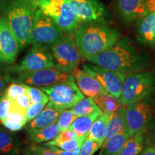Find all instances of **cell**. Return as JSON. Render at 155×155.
<instances>
[{
  "label": "cell",
  "instance_id": "4",
  "mask_svg": "<svg viewBox=\"0 0 155 155\" xmlns=\"http://www.w3.org/2000/svg\"><path fill=\"white\" fill-rule=\"evenodd\" d=\"M155 92V75L152 72L130 73L126 75L119 98L122 106L152 96Z\"/></svg>",
  "mask_w": 155,
  "mask_h": 155
},
{
  "label": "cell",
  "instance_id": "26",
  "mask_svg": "<svg viewBox=\"0 0 155 155\" xmlns=\"http://www.w3.org/2000/svg\"><path fill=\"white\" fill-rule=\"evenodd\" d=\"M93 99L103 113L106 114L111 118L119 108L122 107L119 98L110 96L109 94H98Z\"/></svg>",
  "mask_w": 155,
  "mask_h": 155
},
{
  "label": "cell",
  "instance_id": "42",
  "mask_svg": "<svg viewBox=\"0 0 155 155\" xmlns=\"http://www.w3.org/2000/svg\"><path fill=\"white\" fill-rule=\"evenodd\" d=\"M8 79H7V75H4L0 74V97L5 93L6 86L8 83Z\"/></svg>",
  "mask_w": 155,
  "mask_h": 155
},
{
  "label": "cell",
  "instance_id": "34",
  "mask_svg": "<svg viewBox=\"0 0 155 155\" xmlns=\"http://www.w3.org/2000/svg\"><path fill=\"white\" fill-rule=\"evenodd\" d=\"M27 92H28V90L25 88L24 84L13 82L10 83L6 88L5 94L8 97L10 101H14L17 96Z\"/></svg>",
  "mask_w": 155,
  "mask_h": 155
},
{
  "label": "cell",
  "instance_id": "18",
  "mask_svg": "<svg viewBox=\"0 0 155 155\" xmlns=\"http://www.w3.org/2000/svg\"><path fill=\"white\" fill-rule=\"evenodd\" d=\"M63 109L47 104L41 112L36 117L27 123L25 130L27 131L34 129H41L53 124L58 121V118Z\"/></svg>",
  "mask_w": 155,
  "mask_h": 155
},
{
  "label": "cell",
  "instance_id": "20",
  "mask_svg": "<svg viewBox=\"0 0 155 155\" xmlns=\"http://www.w3.org/2000/svg\"><path fill=\"white\" fill-rule=\"evenodd\" d=\"M146 131H141L131 136L123 147L115 155H139L144 149Z\"/></svg>",
  "mask_w": 155,
  "mask_h": 155
},
{
  "label": "cell",
  "instance_id": "1",
  "mask_svg": "<svg viewBox=\"0 0 155 155\" xmlns=\"http://www.w3.org/2000/svg\"><path fill=\"white\" fill-rule=\"evenodd\" d=\"M86 60L94 65L127 75L144 71L150 63V56L137 49L127 37L120 38L108 50Z\"/></svg>",
  "mask_w": 155,
  "mask_h": 155
},
{
  "label": "cell",
  "instance_id": "35",
  "mask_svg": "<svg viewBox=\"0 0 155 155\" xmlns=\"http://www.w3.org/2000/svg\"><path fill=\"white\" fill-rule=\"evenodd\" d=\"M86 137L87 136H83V137H78H78L71 139V140L61 143V144L58 145L57 147L65 151H75L80 150L81 147L82 146L83 141H85Z\"/></svg>",
  "mask_w": 155,
  "mask_h": 155
},
{
  "label": "cell",
  "instance_id": "31",
  "mask_svg": "<svg viewBox=\"0 0 155 155\" xmlns=\"http://www.w3.org/2000/svg\"><path fill=\"white\" fill-rule=\"evenodd\" d=\"M75 119H76V116L72 113L70 108L63 109L60 114L57 121L59 126L60 132L68 129Z\"/></svg>",
  "mask_w": 155,
  "mask_h": 155
},
{
  "label": "cell",
  "instance_id": "19",
  "mask_svg": "<svg viewBox=\"0 0 155 155\" xmlns=\"http://www.w3.org/2000/svg\"><path fill=\"white\" fill-rule=\"evenodd\" d=\"M27 133V139L30 144H40L53 139L60 133V129L56 122L41 129L28 131Z\"/></svg>",
  "mask_w": 155,
  "mask_h": 155
},
{
  "label": "cell",
  "instance_id": "23",
  "mask_svg": "<svg viewBox=\"0 0 155 155\" xmlns=\"http://www.w3.org/2000/svg\"><path fill=\"white\" fill-rule=\"evenodd\" d=\"M125 107L122 106L116 111L108 122L104 141L113 136L126 130Z\"/></svg>",
  "mask_w": 155,
  "mask_h": 155
},
{
  "label": "cell",
  "instance_id": "44",
  "mask_svg": "<svg viewBox=\"0 0 155 155\" xmlns=\"http://www.w3.org/2000/svg\"><path fill=\"white\" fill-rule=\"evenodd\" d=\"M146 5L147 12L155 13V0H147Z\"/></svg>",
  "mask_w": 155,
  "mask_h": 155
},
{
  "label": "cell",
  "instance_id": "22",
  "mask_svg": "<svg viewBox=\"0 0 155 155\" xmlns=\"http://www.w3.org/2000/svg\"><path fill=\"white\" fill-rule=\"evenodd\" d=\"M129 137H130L126 130L113 136L104 141L98 155H115L117 154Z\"/></svg>",
  "mask_w": 155,
  "mask_h": 155
},
{
  "label": "cell",
  "instance_id": "11",
  "mask_svg": "<svg viewBox=\"0 0 155 155\" xmlns=\"http://www.w3.org/2000/svg\"><path fill=\"white\" fill-rule=\"evenodd\" d=\"M83 69L94 77L108 94L119 99L127 74L105 68L93 63L83 64Z\"/></svg>",
  "mask_w": 155,
  "mask_h": 155
},
{
  "label": "cell",
  "instance_id": "38",
  "mask_svg": "<svg viewBox=\"0 0 155 155\" xmlns=\"http://www.w3.org/2000/svg\"><path fill=\"white\" fill-rule=\"evenodd\" d=\"M12 101L16 104L17 106H19V108H22L23 110H25V111H27L29 106L32 104L28 92L17 96L14 101Z\"/></svg>",
  "mask_w": 155,
  "mask_h": 155
},
{
  "label": "cell",
  "instance_id": "13",
  "mask_svg": "<svg viewBox=\"0 0 155 155\" xmlns=\"http://www.w3.org/2000/svg\"><path fill=\"white\" fill-rule=\"evenodd\" d=\"M55 66L53 55L49 50L32 47L20 63L8 69L12 73L40 71Z\"/></svg>",
  "mask_w": 155,
  "mask_h": 155
},
{
  "label": "cell",
  "instance_id": "9",
  "mask_svg": "<svg viewBox=\"0 0 155 155\" xmlns=\"http://www.w3.org/2000/svg\"><path fill=\"white\" fill-rule=\"evenodd\" d=\"M71 75L72 73L65 72L54 66L32 72L17 73L15 78H11L9 75H7V79L9 82L22 83L41 88L66 81Z\"/></svg>",
  "mask_w": 155,
  "mask_h": 155
},
{
  "label": "cell",
  "instance_id": "5",
  "mask_svg": "<svg viewBox=\"0 0 155 155\" xmlns=\"http://www.w3.org/2000/svg\"><path fill=\"white\" fill-rule=\"evenodd\" d=\"M37 7L55 22L65 35L73 36L80 20L71 9L68 0H34Z\"/></svg>",
  "mask_w": 155,
  "mask_h": 155
},
{
  "label": "cell",
  "instance_id": "14",
  "mask_svg": "<svg viewBox=\"0 0 155 155\" xmlns=\"http://www.w3.org/2000/svg\"><path fill=\"white\" fill-rule=\"evenodd\" d=\"M19 52V42L3 16H0V63H15Z\"/></svg>",
  "mask_w": 155,
  "mask_h": 155
},
{
  "label": "cell",
  "instance_id": "45",
  "mask_svg": "<svg viewBox=\"0 0 155 155\" xmlns=\"http://www.w3.org/2000/svg\"><path fill=\"white\" fill-rule=\"evenodd\" d=\"M15 155H22V154H19V153H17V154H15Z\"/></svg>",
  "mask_w": 155,
  "mask_h": 155
},
{
  "label": "cell",
  "instance_id": "10",
  "mask_svg": "<svg viewBox=\"0 0 155 155\" xmlns=\"http://www.w3.org/2000/svg\"><path fill=\"white\" fill-rule=\"evenodd\" d=\"M55 66L68 73H72L80 63L81 55L73 36L64 35L51 48Z\"/></svg>",
  "mask_w": 155,
  "mask_h": 155
},
{
  "label": "cell",
  "instance_id": "15",
  "mask_svg": "<svg viewBox=\"0 0 155 155\" xmlns=\"http://www.w3.org/2000/svg\"><path fill=\"white\" fill-rule=\"evenodd\" d=\"M134 29L139 43L155 49V13L148 12L136 19Z\"/></svg>",
  "mask_w": 155,
  "mask_h": 155
},
{
  "label": "cell",
  "instance_id": "3",
  "mask_svg": "<svg viewBox=\"0 0 155 155\" xmlns=\"http://www.w3.org/2000/svg\"><path fill=\"white\" fill-rule=\"evenodd\" d=\"M0 8L19 42V50H22L30 45L38 10L35 2L34 0H2Z\"/></svg>",
  "mask_w": 155,
  "mask_h": 155
},
{
  "label": "cell",
  "instance_id": "33",
  "mask_svg": "<svg viewBox=\"0 0 155 155\" xmlns=\"http://www.w3.org/2000/svg\"><path fill=\"white\" fill-rule=\"evenodd\" d=\"M78 137L76 134L73 130L69 128L68 129H66V130L61 131L56 136V137L53 139H52L51 141H48V142L44 143L45 145H53V146L57 147L58 145H59L61 143L65 142V141H70L71 139L75 138V137Z\"/></svg>",
  "mask_w": 155,
  "mask_h": 155
},
{
  "label": "cell",
  "instance_id": "12",
  "mask_svg": "<svg viewBox=\"0 0 155 155\" xmlns=\"http://www.w3.org/2000/svg\"><path fill=\"white\" fill-rule=\"evenodd\" d=\"M70 7L81 22H107L110 15L99 0H68Z\"/></svg>",
  "mask_w": 155,
  "mask_h": 155
},
{
  "label": "cell",
  "instance_id": "7",
  "mask_svg": "<svg viewBox=\"0 0 155 155\" xmlns=\"http://www.w3.org/2000/svg\"><path fill=\"white\" fill-rule=\"evenodd\" d=\"M63 35V32L53 19L38 9L31 32L30 45L32 47L50 50Z\"/></svg>",
  "mask_w": 155,
  "mask_h": 155
},
{
  "label": "cell",
  "instance_id": "24",
  "mask_svg": "<svg viewBox=\"0 0 155 155\" xmlns=\"http://www.w3.org/2000/svg\"><path fill=\"white\" fill-rule=\"evenodd\" d=\"M101 113V110H99L88 115L76 117L70 128L74 131L78 137L87 136L94 121Z\"/></svg>",
  "mask_w": 155,
  "mask_h": 155
},
{
  "label": "cell",
  "instance_id": "32",
  "mask_svg": "<svg viewBox=\"0 0 155 155\" xmlns=\"http://www.w3.org/2000/svg\"><path fill=\"white\" fill-rule=\"evenodd\" d=\"M102 144L101 142L86 137L79 150V155H94Z\"/></svg>",
  "mask_w": 155,
  "mask_h": 155
},
{
  "label": "cell",
  "instance_id": "28",
  "mask_svg": "<svg viewBox=\"0 0 155 155\" xmlns=\"http://www.w3.org/2000/svg\"><path fill=\"white\" fill-rule=\"evenodd\" d=\"M6 120H8V121L12 122L21 123L26 126L27 123H28L27 111L19 108L16 104L11 101L9 112Z\"/></svg>",
  "mask_w": 155,
  "mask_h": 155
},
{
  "label": "cell",
  "instance_id": "46",
  "mask_svg": "<svg viewBox=\"0 0 155 155\" xmlns=\"http://www.w3.org/2000/svg\"><path fill=\"white\" fill-rule=\"evenodd\" d=\"M154 71H155V61H154Z\"/></svg>",
  "mask_w": 155,
  "mask_h": 155
},
{
  "label": "cell",
  "instance_id": "25",
  "mask_svg": "<svg viewBox=\"0 0 155 155\" xmlns=\"http://www.w3.org/2000/svg\"><path fill=\"white\" fill-rule=\"evenodd\" d=\"M110 119L111 117L109 116L102 112L94 121L87 137L99 141L103 144L105 139L108 122Z\"/></svg>",
  "mask_w": 155,
  "mask_h": 155
},
{
  "label": "cell",
  "instance_id": "2",
  "mask_svg": "<svg viewBox=\"0 0 155 155\" xmlns=\"http://www.w3.org/2000/svg\"><path fill=\"white\" fill-rule=\"evenodd\" d=\"M120 38L119 30L102 22H81L73 35L78 49L85 59L108 50Z\"/></svg>",
  "mask_w": 155,
  "mask_h": 155
},
{
  "label": "cell",
  "instance_id": "6",
  "mask_svg": "<svg viewBox=\"0 0 155 155\" xmlns=\"http://www.w3.org/2000/svg\"><path fill=\"white\" fill-rule=\"evenodd\" d=\"M40 88L49 98L48 104L63 110L73 107L85 97L78 88L73 73L66 81Z\"/></svg>",
  "mask_w": 155,
  "mask_h": 155
},
{
  "label": "cell",
  "instance_id": "27",
  "mask_svg": "<svg viewBox=\"0 0 155 155\" xmlns=\"http://www.w3.org/2000/svg\"><path fill=\"white\" fill-rule=\"evenodd\" d=\"M70 109L76 117L88 115L93 112L101 110L100 108L96 105L94 99L91 97H86V98L84 97L73 107L70 108Z\"/></svg>",
  "mask_w": 155,
  "mask_h": 155
},
{
  "label": "cell",
  "instance_id": "30",
  "mask_svg": "<svg viewBox=\"0 0 155 155\" xmlns=\"http://www.w3.org/2000/svg\"><path fill=\"white\" fill-rule=\"evenodd\" d=\"M24 85L28 90L32 104H36V103H43L45 104H48L49 101V98L43 91H42L40 88H38V87L28 86V85L25 84Z\"/></svg>",
  "mask_w": 155,
  "mask_h": 155
},
{
  "label": "cell",
  "instance_id": "37",
  "mask_svg": "<svg viewBox=\"0 0 155 155\" xmlns=\"http://www.w3.org/2000/svg\"><path fill=\"white\" fill-rule=\"evenodd\" d=\"M46 104L43 103H36V104H31L27 109V117H28V122L30 121L35 117H36L39 114L43 109Z\"/></svg>",
  "mask_w": 155,
  "mask_h": 155
},
{
  "label": "cell",
  "instance_id": "21",
  "mask_svg": "<svg viewBox=\"0 0 155 155\" xmlns=\"http://www.w3.org/2000/svg\"><path fill=\"white\" fill-rule=\"evenodd\" d=\"M20 143L8 129L0 127V155H15L19 153Z\"/></svg>",
  "mask_w": 155,
  "mask_h": 155
},
{
  "label": "cell",
  "instance_id": "16",
  "mask_svg": "<svg viewBox=\"0 0 155 155\" xmlns=\"http://www.w3.org/2000/svg\"><path fill=\"white\" fill-rule=\"evenodd\" d=\"M147 0H114V8L119 18L130 24L147 12Z\"/></svg>",
  "mask_w": 155,
  "mask_h": 155
},
{
  "label": "cell",
  "instance_id": "36",
  "mask_svg": "<svg viewBox=\"0 0 155 155\" xmlns=\"http://www.w3.org/2000/svg\"><path fill=\"white\" fill-rule=\"evenodd\" d=\"M10 104V100L6 96L5 94L0 97V124H2L7 119Z\"/></svg>",
  "mask_w": 155,
  "mask_h": 155
},
{
  "label": "cell",
  "instance_id": "17",
  "mask_svg": "<svg viewBox=\"0 0 155 155\" xmlns=\"http://www.w3.org/2000/svg\"><path fill=\"white\" fill-rule=\"evenodd\" d=\"M72 73L78 88L84 96L94 98L98 94H108L98 81L85 70L76 68Z\"/></svg>",
  "mask_w": 155,
  "mask_h": 155
},
{
  "label": "cell",
  "instance_id": "29",
  "mask_svg": "<svg viewBox=\"0 0 155 155\" xmlns=\"http://www.w3.org/2000/svg\"><path fill=\"white\" fill-rule=\"evenodd\" d=\"M22 155H58L49 147L45 145L30 144L22 150Z\"/></svg>",
  "mask_w": 155,
  "mask_h": 155
},
{
  "label": "cell",
  "instance_id": "43",
  "mask_svg": "<svg viewBox=\"0 0 155 155\" xmlns=\"http://www.w3.org/2000/svg\"><path fill=\"white\" fill-rule=\"evenodd\" d=\"M139 155H155V149L150 145L145 144L144 149Z\"/></svg>",
  "mask_w": 155,
  "mask_h": 155
},
{
  "label": "cell",
  "instance_id": "41",
  "mask_svg": "<svg viewBox=\"0 0 155 155\" xmlns=\"http://www.w3.org/2000/svg\"><path fill=\"white\" fill-rule=\"evenodd\" d=\"M45 146L49 147L50 150H53L58 155H79V150H77L75 151H65L61 150V149L58 148V147L55 146H53V145H45Z\"/></svg>",
  "mask_w": 155,
  "mask_h": 155
},
{
  "label": "cell",
  "instance_id": "8",
  "mask_svg": "<svg viewBox=\"0 0 155 155\" xmlns=\"http://www.w3.org/2000/svg\"><path fill=\"white\" fill-rule=\"evenodd\" d=\"M155 102L152 97L133 103L125 107L126 131L129 137L141 131H146L152 121Z\"/></svg>",
  "mask_w": 155,
  "mask_h": 155
},
{
  "label": "cell",
  "instance_id": "40",
  "mask_svg": "<svg viewBox=\"0 0 155 155\" xmlns=\"http://www.w3.org/2000/svg\"><path fill=\"white\" fill-rule=\"evenodd\" d=\"M2 124L7 129L10 131H18L25 127V124L21 123H17V122H12L8 120H5Z\"/></svg>",
  "mask_w": 155,
  "mask_h": 155
},
{
  "label": "cell",
  "instance_id": "39",
  "mask_svg": "<svg viewBox=\"0 0 155 155\" xmlns=\"http://www.w3.org/2000/svg\"><path fill=\"white\" fill-rule=\"evenodd\" d=\"M145 144L150 145L155 149V122L149 124L146 130Z\"/></svg>",
  "mask_w": 155,
  "mask_h": 155
}]
</instances>
